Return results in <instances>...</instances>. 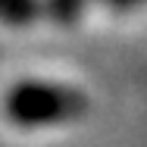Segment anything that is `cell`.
Listing matches in <instances>:
<instances>
[{
    "label": "cell",
    "mask_w": 147,
    "mask_h": 147,
    "mask_svg": "<svg viewBox=\"0 0 147 147\" xmlns=\"http://www.w3.org/2000/svg\"><path fill=\"white\" fill-rule=\"evenodd\" d=\"M91 100L82 88L59 85V82H38L25 78L9 85L3 94V116L19 128H47L66 125L88 113Z\"/></svg>",
    "instance_id": "6da1fadb"
},
{
    "label": "cell",
    "mask_w": 147,
    "mask_h": 147,
    "mask_svg": "<svg viewBox=\"0 0 147 147\" xmlns=\"http://www.w3.org/2000/svg\"><path fill=\"white\" fill-rule=\"evenodd\" d=\"M44 19V0H0V22L9 28H28Z\"/></svg>",
    "instance_id": "7a4b0ae2"
},
{
    "label": "cell",
    "mask_w": 147,
    "mask_h": 147,
    "mask_svg": "<svg viewBox=\"0 0 147 147\" xmlns=\"http://www.w3.org/2000/svg\"><path fill=\"white\" fill-rule=\"evenodd\" d=\"M91 0H44V19H53L57 25H72L82 19Z\"/></svg>",
    "instance_id": "3957f363"
},
{
    "label": "cell",
    "mask_w": 147,
    "mask_h": 147,
    "mask_svg": "<svg viewBox=\"0 0 147 147\" xmlns=\"http://www.w3.org/2000/svg\"><path fill=\"white\" fill-rule=\"evenodd\" d=\"M107 9H113V13H131V9H138V6H147V0H100Z\"/></svg>",
    "instance_id": "277c9868"
}]
</instances>
